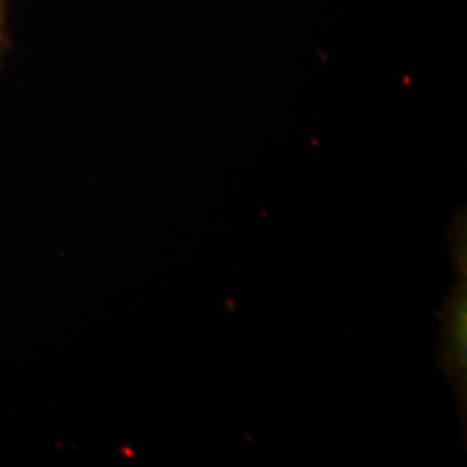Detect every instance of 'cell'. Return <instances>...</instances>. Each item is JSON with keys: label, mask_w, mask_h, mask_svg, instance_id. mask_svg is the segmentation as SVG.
<instances>
[{"label": "cell", "mask_w": 467, "mask_h": 467, "mask_svg": "<svg viewBox=\"0 0 467 467\" xmlns=\"http://www.w3.org/2000/svg\"><path fill=\"white\" fill-rule=\"evenodd\" d=\"M453 254L459 279L443 310L441 329V368L455 388L462 407H466L467 388V244L466 222L455 225Z\"/></svg>", "instance_id": "obj_1"}, {"label": "cell", "mask_w": 467, "mask_h": 467, "mask_svg": "<svg viewBox=\"0 0 467 467\" xmlns=\"http://www.w3.org/2000/svg\"><path fill=\"white\" fill-rule=\"evenodd\" d=\"M5 17H7V0H0V57H2L5 46H7Z\"/></svg>", "instance_id": "obj_2"}]
</instances>
